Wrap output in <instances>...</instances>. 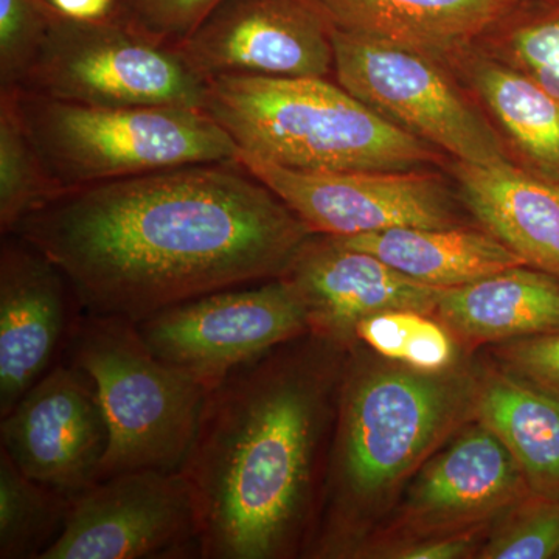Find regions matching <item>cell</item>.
Returning a JSON list of instances; mask_svg holds the SVG:
<instances>
[{"label":"cell","instance_id":"7","mask_svg":"<svg viewBox=\"0 0 559 559\" xmlns=\"http://www.w3.org/2000/svg\"><path fill=\"white\" fill-rule=\"evenodd\" d=\"M333 43L336 83L382 119L454 160L511 162L498 132L447 62L337 31Z\"/></svg>","mask_w":559,"mask_h":559},{"label":"cell","instance_id":"22","mask_svg":"<svg viewBox=\"0 0 559 559\" xmlns=\"http://www.w3.org/2000/svg\"><path fill=\"white\" fill-rule=\"evenodd\" d=\"M474 417L506 444L535 495L559 498L558 399L496 371L479 382Z\"/></svg>","mask_w":559,"mask_h":559},{"label":"cell","instance_id":"23","mask_svg":"<svg viewBox=\"0 0 559 559\" xmlns=\"http://www.w3.org/2000/svg\"><path fill=\"white\" fill-rule=\"evenodd\" d=\"M70 500L25 476L0 450V559H40L60 535Z\"/></svg>","mask_w":559,"mask_h":559},{"label":"cell","instance_id":"28","mask_svg":"<svg viewBox=\"0 0 559 559\" xmlns=\"http://www.w3.org/2000/svg\"><path fill=\"white\" fill-rule=\"evenodd\" d=\"M559 554V498L532 496L480 550L481 559H547Z\"/></svg>","mask_w":559,"mask_h":559},{"label":"cell","instance_id":"30","mask_svg":"<svg viewBox=\"0 0 559 559\" xmlns=\"http://www.w3.org/2000/svg\"><path fill=\"white\" fill-rule=\"evenodd\" d=\"M496 356L506 371L559 400V333L503 342Z\"/></svg>","mask_w":559,"mask_h":559},{"label":"cell","instance_id":"9","mask_svg":"<svg viewBox=\"0 0 559 559\" xmlns=\"http://www.w3.org/2000/svg\"><path fill=\"white\" fill-rule=\"evenodd\" d=\"M238 162L312 234L344 238L393 227L468 226L465 207L443 168L297 171L241 150Z\"/></svg>","mask_w":559,"mask_h":559},{"label":"cell","instance_id":"14","mask_svg":"<svg viewBox=\"0 0 559 559\" xmlns=\"http://www.w3.org/2000/svg\"><path fill=\"white\" fill-rule=\"evenodd\" d=\"M81 314L68 278L14 234L0 245V417L64 356Z\"/></svg>","mask_w":559,"mask_h":559},{"label":"cell","instance_id":"20","mask_svg":"<svg viewBox=\"0 0 559 559\" xmlns=\"http://www.w3.org/2000/svg\"><path fill=\"white\" fill-rule=\"evenodd\" d=\"M433 316L468 345L559 333V278L525 264L509 267L444 289Z\"/></svg>","mask_w":559,"mask_h":559},{"label":"cell","instance_id":"21","mask_svg":"<svg viewBox=\"0 0 559 559\" xmlns=\"http://www.w3.org/2000/svg\"><path fill=\"white\" fill-rule=\"evenodd\" d=\"M334 238L378 257L415 282L439 289L459 288L524 264L481 227H393Z\"/></svg>","mask_w":559,"mask_h":559},{"label":"cell","instance_id":"13","mask_svg":"<svg viewBox=\"0 0 559 559\" xmlns=\"http://www.w3.org/2000/svg\"><path fill=\"white\" fill-rule=\"evenodd\" d=\"M0 450L33 480L75 496L98 479L109 429L90 374L62 358L9 414Z\"/></svg>","mask_w":559,"mask_h":559},{"label":"cell","instance_id":"5","mask_svg":"<svg viewBox=\"0 0 559 559\" xmlns=\"http://www.w3.org/2000/svg\"><path fill=\"white\" fill-rule=\"evenodd\" d=\"M16 98L61 190L186 165L238 162L237 143L204 109L83 105L17 87Z\"/></svg>","mask_w":559,"mask_h":559},{"label":"cell","instance_id":"15","mask_svg":"<svg viewBox=\"0 0 559 559\" xmlns=\"http://www.w3.org/2000/svg\"><path fill=\"white\" fill-rule=\"evenodd\" d=\"M532 496L516 459L477 421L463 426L418 471L401 525L417 538L484 528Z\"/></svg>","mask_w":559,"mask_h":559},{"label":"cell","instance_id":"18","mask_svg":"<svg viewBox=\"0 0 559 559\" xmlns=\"http://www.w3.org/2000/svg\"><path fill=\"white\" fill-rule=\"evenodd\" d=\"M450 66L498 132L511 162L559 183V100L476 44L451 51Z\"/></svg>","mask_w":559,"mask_h":559},{"label":"cell","instance_id":"26","mask_svg":"<svg viewBox=\"0 0 559 559\" xmlns=\"http://www.w3.org/2000/svg\"><path fill=\"white\" fill-rule=\"evenodd\" d=\"M356 340L392 362L419 371L451 370L457 337L425 312L395 310L360 320Z\"/></svg>","mask_w":559,"mask_h":559},{"label":"cell","instance_id":"6","mask_svg":"<svg viewBox=\"0 0 559 559\" xmlns=\"http://www.w3.org/2000/svg\"><path fill=\"white\" fill-rule=\"evenodd\" d=\"M94 382L109 429L98 479L130 471H180L209 389L157 358L138 323L81 312L64 356Z\"/></svg>","mask_w":559,"mask_h":559},{"label":"cell","instance_id":"32","mask_svg":"<svg viewBox=\"0 0 559 559\" xmlns=\"http://www.w3.org/2000/svg\"><path fill=\"white\" fill-rule=\"evenodd\" d=\"M51 9L72 21L94 22L112 17L119 0H47Z\"/></svg>","mask_w":559,"mask_h":559},{"label":"cell","instance_id":"3","mask_svg":"<svg viewBox=\"0 0 559 559\" xmlns=\"http://www.w3.org/2000/svg\"><path fill=\"white\" fill-rule=\"evenodd\" d=\"M477 390L452 369L352 364L342 373L318 554L353 550L401 485L474 417Z\"/></svg>","mask_w":559,"mask_h":559},{"label":"cell","instance_id":"27","mask_svg":"<svg viewBox=\"0 0 559 559\" xmlns=\"http://www.w3.org/2000/svg\"><path fill=\"white\" fill-rule=\"evenodd\" d=\"M47 0H0V91L21 87L49 38Z\"/></svg>","mask_w":559,"mask_h":559},{"label":"cell","instance_id":"29","mask_svg":"<svg viewBox=\"0 0 559 559\" xmlns=\"http://www.w3.org/2000/svg\"><path fill=\"white\" fill-rule=\"evenodd\" d=\"M223 0H119L117 14L165 46L178 47Z\"/></svg>","mask_w":559,"mask_h":559},{"label":"cell","instance_id":"19","mask_svg":"<svg viewBox=\"0 0 559 559\" xmlns=\"http://www.w3.org/2000/svg\"><path fill=\"white\" fill-rule=\"evenodd\" d=\"M334 31L444 58L474 43L516 0H310Z\"/></svg>","mask_w":559,"mask_h":559},{"label":"cell","instance_id":"8","mask_svg":"<svg viewBox=\"0 0 559 559\" xmlns=\"http://www.w3.org/2000/svg\"><path fill=\"white\" fill-rule=\"evenodd\" d=\"M17 90L83 105L204 109L207 80L176 47L151 39L117 13L94 22L57 13Z\"/></svg>","mask_w":559,"mask_h":559},{"label":"cell","instance_id":"24","mask_svg":"<svg viewBox=\"0 0 559 559\" xmlns=\"http://www.w3.org/2000/svg\"><path fill=\"white\" fill-rule=\"evenodd\" d=\"M474 44L559 100V0H516Z\"/></svg>","mask_w":559,"mask_h":559},{"label":"cell","instance_id":"16","mask_svg":"<svg viewBox=\"0 0 559 559\" xmlns=\"http://www.w3.org/2000/svg\"><path fill=\"white\" fill-rule=\"evenodd\" d=\"M280 278L296 290L310 330L342 348L355 345L360 320L384 311L436 314L444 289L423 285L364 250L311 234Z\"/></svg>","mask_w":559,"mask_h":559},{"label":"cell","instance_id":"12","mask_svg":"<svg viewBox=\"0 0 559 559\" xmlns=\"http://www.w3.org/2000/svg\"><path fill=\"white\" fill-rule=\"evenodd\" d=\"M333 32L310 0H223L176 49L205 80L330 79Z\"/></svg>","mask_w":559,"mask_h":559},{"label":"cell","instance_id":"25","mask_svg":"<svg viewBox=\"0 0 559 559\" xmlns=\"http://www.w3.org/2000/svg\"><path fill=\"white\" fill-rule=\"evenodd\" d=\"M51 178L17 106L16 90L0 91V231L11 234L22 218L61 193Z\"/></svg>","mask_w":559,"mask_h":559},{"label":"cell","instance_id":"11","mask_svg":"<svg viewBox=\"0 0 559 559\" xmlns=\"http://www.w3.org/2000/svg\"><path fill=\"white\" fill-rule=\"evenodd\" d=\"M201 558L197 500L180 471H130L95 480L70 500L40 559Z\"/></svg>","mask_w":559,"mask_h":559},{"label":"cell","instance_id":"31","mask_svg":"<svg viewBox=\"0 0 559 559\" xmlns=\"http://www.w3.org/2000/svg\"><path fill=\"white\" fill-rule=\"evenodd\" d=\"M481 528L465 530L450 535L428 536L418 543L404 544L399 549L389 550L388 558L395 559H454L468 557L476 549Z\"/></svg>","mask_w":559,"mask_h":559},{"label":"cell","instance_id":"10","mask_svg":"<svg viewBox=\"0 0 559 559\" xmlns=\"http://www.w3.org/2000/svg\"><path fill=\"white\" fill-rule=\"evenodd\" d=\"M138 329L157 358L207 389L250 360L311 333L300 297L280 277L183 301Z\"/></svg>","mask_w":559,"mask_h":559},{"label":"cell","instance_id":"17","mask_svg":"<svg viewBox=\"0 0 559 559\" xmlns=\"http://www.w3.org/2000/svg\"><path fill=\"white\" fill-rule=\"evenodd\" d=\"M447 171L463 207L481 229L525 266L559 278V183L513 162L479 165L452 159Z\"/></svg>","mask_w":559,"mask_h":559},{"label":"cell","instance_id":"33","mask_svg":"<svg viewBox=\"0 0 559 559\" xmlns=\"http://www.w3.org/2000/svg\"><path fill=\"white\" fill-rule=\"evenodd\" d=\"M557 558H559V554H558V557H557Z\"/></svg>","mask_w":559,"mask_h":559},{"label":"cell","instance_id":"1","mask_svg":"<svg viewBox=\"0 0 559 559\" xmlns=\"http://www.w3.org/2000/svg\"><path fill=\"white\" fill-rule=\"evenodd\" d=\"M11 234L60 267L81 312L140 323L280 277L312 231L240 162H213L62 190Z\"/></svg>","mask_w":559,"mask_h":559},{"label":"cell","instance_id":"4","mask_svg":"<svg viewBox=\"0 0 559 559\" xmlns=\"http://www.w3.org/2000/svg\"><path fill=\"white\" fill-rule=\"evenodd\" d=\"M204 110L238 148L289 170H447L452 160L329 79L215 76Z\"/></svg>","mask_w":559,"mask_h":559},{"label":"cell","instance_id":"2","mask_svg":"<svg viewBox=\"0 0 559 559\" xmlns=\"http://www.w3.org/2000/svg\"><path fill=\"white\" fill-rule=\"evenodd\" d=\"M344 349L305 334L209 389L180 468L197 500L202 559L299 551L314 518L320 450L337 412L334 355Z\"/></svg>","mask_w":559,"mask_h":559}]
</instances>
